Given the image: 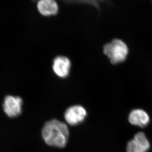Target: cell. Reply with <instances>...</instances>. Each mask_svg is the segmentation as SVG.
<instances>
[{"label": "cell", "mask_w": 152, "mask_h": 152, "mask_svg": "<svg viewBox=\"0 0 152 152\" xmlns=\"http://www.w3.org/2000/svg\"><path fill=\"white\" fill-rule=\"evenodd\" d=\"M42 135L48 145L63 148L67 143L69 130L64 123L54 119L45 123L42 128Z\"/></svg>", "instance_id": "1"}, {"label": "cell", "mask_w": 152, "mask_h": 152, "mask_svg": "<svg viewBox=\"0 0 152 152\" xmlns=\"http://www.w3.org/2000/svg\"><path fill=\"white\" fill-rule=\"evenodd\" d=\"M103 53L112 64H117L126 59L129 48L127 44L122 39H114L110 42L104 45Z\"/></svg>", "instance_id": "2"}, {"label": "cell", "mask_w": 152, "mask_h": 152, "mask_svg": "<svg viewBox=\"0 0 152 152\" xmlns=\"http://www.w3.org/2000/svg\"><path fill=\"white\" fill-rule=\"evenodd\" d=\"M150 148V142L146 135L143 132H140L127 143L126 152H148Z\"/></svg>", "instance_id": "3"}, {"label": "cell", "mask_w": 152, "mask_h": 152, "mask_svg": "<svg viewBox=\"0 0 152 152\" xmlns=\"http://www.w3.org/2000/svg\"><path fill=\"white\" fill-rule=\"evenodd\" d=\"M22 106V99L20 97L7 95L3 103V110L8 117L15 118L20 115Z\"/></svg>", "instance_id": "4"}, {"label": "cell", "mask_w": 152, "mask_h": 152, "mask_svg": "<svg viewBox=\"0 0 152 152\" xmlns=\"http://www.w3.org/2000/svg\"><path fill=\"white\" fill-rule=\"evenodd\" d=\"M86 115V110L82 106L74 105L66 110L64 118L68 124L71 126H76L84 121Z\"/></svg>", "instance_id": "5"}, {"label": "cell", "mask_w": 152, "mask_h": 152, "mask_svg": "<svg viewBox=\"0 0 152 152\" xmlns=\"http://www.w3.org/2000/svg\"><path fill=\"white\" fill-rule=\"evenodd\" d=\"M71 66L70 60L65 56H57L53 60V70L59 77H67L70 73Z\"/></svg>", "instance_id": "6"}, {"label": "cell", "mask_w": 152, "mask_h": 152, "mask_svg": "<svg viewBox=\"0 0 152 152\" xmlns=\"http://www.w3.org/2000/svg\"><path fill=\"white\" fill-rule=\"evenodd\" d=\"M129 121L130 124L141 128L147 127L150 121L149 115L142 109H135L129 114Z\"/></svg>", "instance_id": "7"}, {"label": "cell", "mask_w": 152, "mask_h": 152, "mask_svg": "<svg viewBox=\"0 0 152 152\" xmlns=\"http://www.w3.org/2000/svg\"><path fill=\"white\" fill-rule=\"evenodd\" d=\"M37 6L38 12L42 16L56 15L58 11L56 0H39Z\"/></svg>", "instance_id": "8"}]
</instances>
